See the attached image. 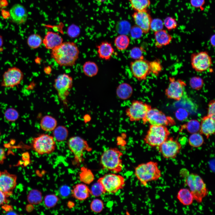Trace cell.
I'll use <instances>...</instances> for the list:
<instances>
[{"label": "cell", "instance_id": "d6a6232c", "mask_svg": "<svg viewBox=\"0 0 215 215\" xmlns=\"http://www.w3.org/2000/svg\"><path fill=\"white\" fill-rule=\"evenodd\" d=\"M204 142L201 134L198 132L192 133L188 139V142L191 147H199L202 146Z\"/></svg>", "mask_w": 215, "mask_h": 215}, {"label": "cell", "instance_id": "7dc6e473", "mask_svg": "<svg viewBox=\"0 0 215 215\" xmlns=\"http://www.w3.org/2000/svg\"><path fill=\"white\" fill-rule=\"evenodd\" d=\"M215 102L214 100L211 101L208 105L207 116L215 119Z\"/></svg>", "mask_w": 215, "mask_h": 215}, {"label": "cell", "instance_id": "5bb4252c", "mask_svg": "<svg viewBox=\"0 0 215 215\" xmlns=\"http://www.w3.org/2000/svg\"><path fill=\"white\" fill-rule=\"evenodd\" d=\"M157 148L162 156L168 159L175 158L182 148L179 142L172 137H168Z\"/></svg>", "mask_w": 215, "mask_h": 215}, {"label": "cell", "instance_id": "8fae6325", "mask_svg": "<svg viewBox=\"0 0 215 215\" xmlns=\"http://www.w3.org/2000/svg\"><path fill=\"white\" fill-rule=\"evenodd\" d=\"M72 84V78L66 74L59 75L55 80L54 87L59 99L65 105L67 104V98Z\"/></svg>", "mask_w": 215, "mask_h": 215}, {"label": "cell", "instance_id": "cb8c5ba5", "mask_svg": "<svg viewBox=\"0 0 215 215\" xmlns=\"http://www.w3.org/2000/svg\"><path fill=\"white\" fill-rule=\"evenodd\" d=\"M97 52L99 57L106 60H109L114 52L111 44L108 42H103L97 45Z\"/></svg>", "mask_w": 215, "mask_h": 215}, {"label": "cell", "instance_id": "f35d334b", "mask_svg": "<svg viewBox=\"0 0 215 215\" xmlns=\"http://www.w3.org/2000/svg\"><path fill=\"white\" fill-rule=\"evenodd\" d=\"M144 49L141 47H135L130 50L129 53L130 57L135 60L144 59Z\"/></svg>", "mask_w": 215, "mask_h": 215}, {"label": "cell", "instance_id": "836d02e7", "mask_svg": "<svg viewBox=\"0 0 215 215\" xmlns=\"http://www.w3.org/2000/svg\"><path fill=\"white\" fill-rule=\"evenodd\" d=\"M42 42L41 36L37 34H32L30 35L27 40L28 46L33 49H36L40 47Z\"/></svg>", "mask_w": 215, "mask_h": 215}, {"label": "cell", "instance_id": "2e32d148", "mask_svg": "<svg viewBox=\"0 0 215 215\" xmlns=\"http://www.w3.org/2000/svg\"><path fill=\"white\" fill-rule=\"evenodd\" d=\"M148 61L144 59L135 60L130 64L131 72L139 81L146 79L151 73Z\"/></svg>", "mask_w": 215, "mask_h": 215}, {"label": "cell", "instance_id": "db71d44e", "mask_svg": "<svg viewBox=\"0 0 215 215\" xmlns=\"http://www.w3.org/2000/svg\"><path fill=\"white\" fill-rule=\"evenodd\" d=\"M210 43L211 46L213 47L215 46V35H212L210 39Z\"/></svg>", "mask_w": 215, "mask_h": 215}, {"label": "cell", "instance_id": "30bf717a", "mask_svg": "<svg viewBox=\"0 0 215 215\" xmlns=\"http://www.w3.org/2000/svg\"><path fill=\"white\" fill-rule=\"evenodd\" d=\"M151 108L150 105L143 101L133 100L126 109V115L131 122L142 120Z\"/></svg>", "mask_w": 215, "mask_h": 215}, {"label": "cell", "instance_id": "f546056e", "mask_svg": "<svg viewBox=\"0 0 215 215\" xmlns=\"http://www.w3.org/2000/svg\"><path fill=\"white\" fill-rule=\"evenodd\" d=\"M130 40L128 37L125 34H120L117 36L114 41L115 45L119 50H126L129 46Z\"/></svg>", "mask_w": 215, "mask_h": 215}, {"label": "cell", "instance_id": "52a82bcc", "mask_svg": "<svg viewBox=\"0 0 215 215\" xmlns=\"http://www.w3.org/2000/svg\"><path fill=\"white\" fill-rule=\"evenodd\" d=\"M67 145L74 156V162L77 165L84 160V153L85 151L92 150L87 142L84 139L78 136L71 137L68 140Z\"/></svg>", "mask_w": 215, "mask_h": 215}, {"label": "cell", "instance_id": "484cf974", "mask_svg": "<svg viewBox=\"0 0 215 215\" xmlns=\"http://www.w3.org/2000/svg\"><path fill=\"white\" fill-rule=\"evenodd\" d=\"M177 198L179 201L185 206L191 205L194 200L191 192L189 189L186 188L181 189L177 193Z\"/></svg>", "mask_w": 215, "mask_h": 215}, {"label": "cell", "instance_id": "e0dca14e", "mask_svg": "<svg viewBox=\"0 0 215 215\" xmlns=\"http://www.w3.org/2000/svg\"><path fill=\"white\" fill-rule=\"evenodd\" d=\"M17 176L6 170L0 171V191L7 197L11 195L16 184Z\"/></svg>", "mask_w": 215, "mask_h": 215}, {"label": "cell", "instance_id": "ab89813d", "mask_svg": "<svg viewBox=\"0 0 215 215\" xmlns=\"http://www.w3.org/2000/svg\"><path fill=\"white\" fill-rule=\"evenodd\" d=\"M91 211L95 213H100L103 210L104 207L103 201L101 199H96L93 200L90 205Z\"/></svg>", "mask_w": 215, "mask_h": 215}, {"label": "cell", "instance_id": "6f0895ef", "mask_svg": "<svg viewBox=\"0 0 215 215\" xmlns=\"http://www.w3.org/2000/svg\"></svg>", "mask_w": 215, "mask_h": 215}, {"label": "cell", "instance_id": "816d5d0a", "mask_svg": "<svg viewBox=\"0 0 215 215\" xmlns=\"http://www.w3.org/2000/svg\"><path fill=\"white\" fill-rule=\"evenodd\" d=\"M6 155L4 149L0 147V164H2L6 159Z\"/></svg>", "mask_w": 215, "mask_h": 215}, {"label": "cell", "instance_id": "f5cc1de1", "mask_svg": "<svg viewBox=\"0 0 215 215\" xmlns=\"http://www.w3.org/2000/svg\"><path fill=\"white\" fill-rule=\"evenodd\" d=\"M7 196L4 193L0 191V205L7 202Z\"/></svg>", "mask_w": 215, "mask_h": 215}, {"label": "cell", "instance_id": "f1b7e54d", "mask_svg": "<svg viewBox=\"0 0 215 215\" xmlns=\"http://www.w3.org/2000/svg\"><path fill=\"white\" fill-rule=\"evenodd\" d=\"M94 176L91 171L85 167H82L79 174L80 180L84 183L90 184L94 180Z\"/></svg>", "mask_w": 215, "mask_h": 215}, {"label": "cell", "instance_id": "9a60e30c", "mask_svg": "<svg viewBox=\"0 0 215 215\" xmlns=\"http://www.w3.org/2000/svg\"><path fill=\"white\" fill-rule=\"evenodd\" d=\"M23 77V73L19 68L15 67L9 68L3 75L1 85L6 87H13L19 84Z\"/></svg>", "mask_w": 215, "mask_h": 215}, {"label": "cell", "instance_id": "ee69618b", "mask_svg": "<svg viewBox=\"0 0 215 215\" xmlns=\"http://www.w3.org/2000/svg\"><path fill=\"white\" fill-rule=\"evenodd\" d=\"M164 26L162 20L159 18H155L152 20L150 29L154 32L163 29Z\"/></svg>", "mask_w": 215, "mask_h": 215}, {"label": "cell", "instance_id": "7402d4cb", "mask_svg": "<svg viewBox=\"0 0 215 215\" xmlns=\"http://www.w3.org/2000/svg\"><path fill=\"white\" fill-rule=\"evenodd\" d=\"M72 196L79 201H83L88 198L91 194L90 189L84 183L76 184L72 190Z\"/></svg>", "mask_w": 215, "mask_h": 215}, {"label": "cell", "instance_id": "8d00e7d4", "mask_svg": "<svg viewBox=\"0 0 215 215\" xmlns=\"http://www.w3.org/2000/svg\"><path fill=\"white\" fill-rule=\"evenodd\" d=\"M28 199L30 203L35 204L39 203L42 200L41 193L38 190H33L29 193Z\"/></svg>", "mask_w": 215, "mask_h": 215}, {"label": "cell", "instance_id": "6da1fadb", "mask_svg": "<svg viewBox=\"0 0 215 215\" xmlns=\"http://www.w3.org/2000/svg\"><path fill=\"white\" fill-rule=\"evenodd\" d=\"M79 53V50L76 44L66 42L52 49L51 55L59 65L70 66L75 64Z\"/></svg>", "mask_w": 215, "mask_h": 215}, {"label": "cell", "instance_id": "277c9868", "mask_svg": "<svg viewBox=\"0 0 215 215\" xmlns=\"http://www.w3.org/2000/svg\"><path fill=\"white\" fill-rule=\"evenodd\" d=\"M185 183L191 192L194 200L201 203L208 193L206 185L202 177L196 173H189L185 179Z\"/></svg>", "mask_w": 215, "mask_h": 215}, {"label": "cell", "instance_id": "7a4b0ae2", "mask_svg": "<svg viewBox=\"0 0 215 215\" xmlns=\"http://www.w3.org/2000/svg\"><path fill=\"white\" fill-rule=\"evenodd\" d=\"M134 174L141 185L144 186H146L149 182L158 180L162 176L158 163L153 161L138 165L135 168Z\"/></svg>", "mask_w": 215, "mask_h": 215}, {"label": "cell", "instance_id": "bcb514c9", "mask_svg": "<svg viewBox=\"0 0 215 215\" xmlns=\"http://www.w3.org/2000/svg\"><path fill=\"white\" fill-rule=\"evenodd\" d=\"M143 33L141 29L136 25L133 27L130 30L131 36L134 39L140 38Z\"/></svg>", "mask_w": 215, "mask_h": 215}, {"label": "cell", "instance_id": "ac0fdd59", "mask_svg": "<svg viewBox=\"0 0 215 215\" xmlns=\"http://www.w3.org/2000/svg\"><path fill=\"white\" fill-rule=\"evenodd\" d=\"M132 16L136 25L141 29L143 33H148L150 30L152 19L147 10L135 11Z\"/></svg>", "mask_w": 215, "mask_h": 215}, {"label": "cell", "instance_id": "603a6c76", "mask_svg": "<svg viewBox=\"0 0 215 215\" xmlns=\"http://www.w3.org/2000/svg\"><path fill=\"white\" fill-rule=\"evenodd\" d=\"M155 46L158 48L169 45L172 41V36L163 29L154 32Z\"/></svg>", "mask_w": 215, "mask_h": 215}, {"label": "cell", "instance_id": "681fc988", "mask_svg": "<svg viewBox=\"0 0 215 215\" xmlns=\"http://www.w3.org/2000/svg\"><path fill=\"white\" fill-rule=\"evenodd\" d=\"M191 5L196 8H201L205 3V0H190Z\"/></svg>", "mask_w": 215, "mask_h": 215}, {"label": "cell", "instance_id": "b9f144b4", "mask_svg": "<svg viewBox=\"0 0 215 215\" xmlns=\"http://www.w3.org/2000/svg\"><path fill=\"white\" fill-rule=\"evenodd\" d=\"M90 190L91 194L94 197H99L105 193L102 186L97 182L92 186Z\"/></svg>", "mask_w": 215, "mask_h": 215}, {"label": "cell", "instance_id": "5b68a950", "mask_svg": "<svg viewBox=\"0 0 215 215\" xmlns=\"http://www.w3.org/2000/svg\"><path fill=\"white\" fill-rule=\"evenodd\" d=\"M170 132L165 126L150 125L144 138L145 143L151 147H157L169 137Z\"/></svg>", "mask_w": 215, "mask_h": 215}, {"label": "cell", "instance_id": "f907efd6", "mask_svg": "<svg viewBox=\"0 0 215 215\" xmlns=\"http://www.w3.org/2000/svg\"><path fill=\"white\" fill-rule=\"evenodd\" d=\"M70 192V190L69 187L66 186L62 187L60 189V193L63 196H68Z\"/></svg>", "mask_w": 215, "mask_h": 215}, {"label": "cell", "instance_id": "4dcf8cb0", "mask_svg": "<svg viewBox=\"0 0 215 215\" xmlns=\"http://www.w3.org/2000/svg\"><path fill=\"white\" fill-rule=\"evenodd\" d=\"M131 8L135 11L147 10L150 4V0H128Z\"/></svg>", "mask_w": 215, "mask_h": 215}, {"label": "cell", "instance_id": "d590c367", "mask_svg": "<svg viewBox=\"0 0 215 215\" xmlns=\"http://www.w3.org/2000/svg\"><path fill=\"white\" fill-rule=\"evenodd\" d=\"M189 84L193 89L199 90L202 88L204 85L203 79L199 76L192 77L189 80Z\"/></svg>", "mask_w": 215, "mask_h": 215}, {"label": "cell", "instance_id": "4316f807", "mask_svg": "<svg viewBox=\"0 0 215 215\" xmlns=\"http://www.w3.org/2000/svg\"><path fill=\"white\" fill-rule=\"evenodd\" d=\"M57 122L56 119L50 115H45L41 119L40 125L41 129L46 132L53 131L57 126Z\"/></svg>", "mask_w": 215, "mask_h": 215}, {"label": "cell", "instance_id": "74e56055", "mask_svg": "<svg viewBox=\"0 0 215 215\" xmlns=\"http://www.w3.org/2000/svg\"><path fill=\"white\" fill-rule=\"evenodd\" d=\"M186 130L188 132L192 133H197L199 131L200 123L197 120H190L185 125Z\"/></svg>", "mask_w": 215, "mask_h": 215}, {"label": "cell", "instance_id": "d4e9b609", "mask_svg": "<svg viewBox=\"0 0 215 215\" xmlns=\"http://www.w3.org/2000/svg\"><path fill=\"white\" fill-rule=\"evenodd\" d=\"M133 89L132 86L126 83H123L117 87L116 93L120 99L125 100L129 99L132 95Z\"/></svg>", "mask_w": 215, "mask_h": 215}, {"label": "cell", "instance_id": "7bdbcfd3", "mask_svg": "<svg viewBox=\"0 0 215 215\" xmlns=\"http://www.w3.org/2000/svg\"><path fill=\"white\" fill-rule=\"evenodd\" d=\"M163 22L164 26L168 30L175 29L178 25L176 19L171 16L166 17L164 19Z\"/></svg>", "mask_w": 215, "mask_h": 215}, {"label": "cell", "instance_id": "1f68e13d", "mask_svg": "<svg viewBox=\"0 0 215 215\" xmlns=\"http://www.w3.org/2000/svg\"><path fill=\"white\" fill-rule=\"evenodd\" d=\"M82 70L84 74L86 76L92 77L97 74L99 69L97 64L92 61L86 62L84 64Z\"/></svg>", "mask_w": 215, "mask_h": 215}, {"label": "cell", "instance_id": "8992f818", "mask_svg": "<svg viewBox=\"0 0 215 215\" xmlns=\"http://www.w3.org/2000/svg\"><path fill=\"white\" fill-rule=\"evenodd\" d=\"M97 182L101 185L105 193L114 194L124 188L125 180L123 176L114 173L105 174Z\"/></svg>", "mask_w": 215, "mask_h": 215}, {"label": "cell", "instance_id": "d6986e66", "mask_svg": "<svg viewBox=\"0 0 215 215\" xmlns=\"http://www.w3.org/2000/svg\"><path fill=\"white\" fill-rule=\"evenodd\" d=\"M9 13L12 21L18 24L25 23L28 17L26 9L23 6L19 4L13 5L10 8Z\"/></svg>", "mask_w": 215, "mask_h": 215}, {"label": "cell", "instance_id": "e575fe53", "mask_svg": "<svg viewBox=\"0 0 215 215\" xmlns=\"http://www.w3.org/2000/svg\"><path fill=\"white\" fill-rule=\"evenodd\" d=\"M151 73L155 76H158L162 71L163 67L160 60L156 59L149 62Z\"/></svg>", "mask_w": 215, "mask_h": 215}, {"label": "cell", "instance_id": "11a10c76", "mask_svg": "<svg viewBox=\"0 0 215 215\" xmlns=\"http://www.w3.org/2000/svg\"><path fill=\"white\" fill-rule=\"evenodd\" d=\"M3 40L2 36L0 35V48H1L3 45Z\"/></svg>", "mask_w": 215, "mask_h": 215}, {"label": "cell", "instance_id": "ffe728a7", "mask_svg": "<svg viewBox=\"0 0 215 215\" xmlns=\"http://www.w3.org/2000/svg\"><path fill=\"white\" fill-rule=\"evenodd\" d=\"M215 122L214 119L208 116L201 119L199 130L200 133L205 136L207 139L215 133Z\"/></svg>", "mask_w": 215, "mask_h": 215}, {"label": "cell", "instance_id": "9f6ffc18", "mask_svg": "<svg viewBox=\"0 0 215 215\" xmlns=\"http://www.w3.org/2000/svg\"><path fill=\"white\" fill-rule=\"evenodd\" d=\"M96 1L99 2H103L105 0H96Z\"/></svg>", "mask_w": 215, "mask_h": 215}, {"label": "cell", "instance_id": "c3c4849f", "mask_svg": "<svg viewBox=\"0 0 215 215\" xmlns=\"http://www.w3.org/2000/svg\"><path fill=\"white\" fill-rule=\"evenodd\" d=\"M188 113L186 111L182 109L177 110L176 113V118L179 120H183L187 118L188 116Z\"/></svg>", "mask_w": 215, "mask_h": 215}, {"label": "cell", "instance_id": "ba28073f", "mask_svg": "<svg viewBox=\"0 0 215 215\" xmlns=\"http://www.w3.org/2000/svg\"><path fill=\"white\" fill-rule=\"evenodd\" d=\"M34 150L39 155L50 154L55 150L56 141L53 136L43 133L34 138L32 143Z\"/></svg>", "mask_w": 215, "mask_h": 215}, {"label": "cell", "instance_id": "4fadbf2b", "mask_svg": "<svg viewBox=\"0 0 215 215\" xmlns=\"http://www.w3.org/2000/svg\"><path fill=\"white\" fill-rule=\"evenodd\" d=\"M191 62L193 69L200 73L208 70L212 64L211 57L206 51L192 54L191 55Z\"/></svg>", "mask_w": 215, "mask_h": 215}, {"label": "cell", "instance_id": "44dd1931", "mask_svg": "<svg viewBox=\"0 0 215 215\" xmlns=\"http://www.w3.org/2000/svg\"><path fill=\"white\" fill-rule=\"evenodd\" d=\"M63 39L58 33L47 32L43 40V43L47 49H53L63 42Z\"/></svg>", "mask_w": 215, "mask_h": 215}, {"label": "cell", "instance_id": "3957f363", "mask_svg": "<svg viewBox=\"0 0 215 215\" xmlns=\"http://www.w3.org/2000/svg\"><path fill=\"white\" fill-rule=\"evenodd\" d=\"M123 154L116 148H111L105 150L102 153L100 164L102 168L117 173L122 171L123 168L121 159Z\"/></svg>", "mask_w": 215, "mask_h": 215}, {"label": "cell", "instance_id": "f6af8a7d", "mask_svg": "<svg viewBox=\"0 0 215 215\" xmlns=\"http://www.w3.org/2000/svg\"><path fill=\"white\" fill-rule=\"evenodd\" d=\"M5 117L8 120L13 121L16 120L18 117L17 111L12 108L8 109L5 112Z\"/></svg>", "mask_w": 215, "mask_h": 215}, {"label": "cell", "instance_id": "83f0119b", "mask_svg": "<svg viewBox=\"0 0 215 215\" xmlns=\"http://www.w3.org/2000/svg\"><path fill=\"white\" fill-rule=\"evenodd\" d=\"M68 131L65 126H57L53 131V136L56 141L61 142L65 140L68 135Z\"/></svg>", "mask_w": 215, "mask_h": 215}, {"label": "cell", "instance_id": "7c38bea8", "mask_svg": "<svg viewBox=\"0 0 215 215\" xmlns=\"http://www.w3.org/2000/svg\"><path fill=\"white\" fill-rule=\"evenodd\" d=\"M169 82L165 91V96L168 99L180 101L185 92L186 83L181 79L173 77H169Z\"/></svg>", "mask_w": 215, "mask_h": 215}, {"label": "cell", "instance_id": "9c48e42d", "mask_svg": "<svg viewBox=\"0 0 215 215\" xmlns=\"http://www.w3.org/2000/svg\"><path fill=\"white\" fill-rule=\"evenodd\" d=\"M145 124L147 123L150 125L172 126L175 122L172 117L166 115L162 111L156 108H151L142 120Z\"/></svg>", "mask_w": 215, "mask_h": 215}, {"label": "cell", "instance_id": "60d3db41", "mask_svg": "<svg viewBox=\"0 0 215 215\" xmlns=\"http://www.w3.org/2000/svg\"><path fill=\"white\" fill-rule=\"evenodd\" d=\"M58 200V197L55 195L54 194L48 195L44 197V203L47 208H52L56 204Z\"/></svg>", "mask_w": 215, "mask_h": 215}]
</instances>
